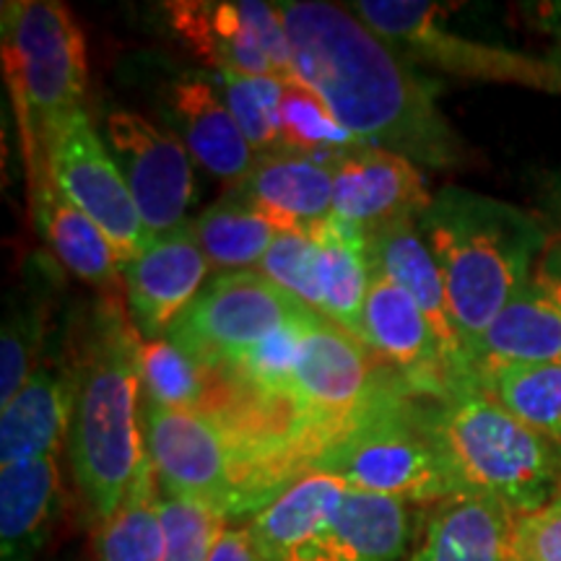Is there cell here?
Listing matches in <instances>:
<instances>
[{
  "label": "cell",
  "mask_w": 561,
  "mask_h": 561,
  "mask_svg": "<svg viewBox=\"0 0 561 561\" xmlns=\"http://www.w3.org/2000/svg\"><path fill=\"white\" fill-rule=\"evenodd\" d=\"M273 5L289 34L294 73L343 128L416 167L447 170L466 161L462 140L437 107V87L411 73L356 13L320 0Z\"/></svg>",
  "instance_id": "cell-1"
},
{
  "label": "cell",
  "mask_w": 561,
  "mask_h": 561,
  "mask_svg": "<svg viewBox=\"0 0 561 561\" xmlns=\"http://www.w3.org/2000/svg\"><path fill=\"white\" fill-rule=\"evenodd\" d=\"M419 227L473 367L483 333L536 271L546 231L523 208L458 185L432 195Z\"/></svg>",
  "instance_id": "cell-2"
},
{
  "label": "cell",
  "mask_w": 561,
  "mask_h": 561,
  "mask_svg": "<svg viewBox=\"0 0 561 561\" xmlns=\"http://www.w3.org/2000/svg\"><path fill=\"white\" fill-rule=\"evenodd\" d=\"M140 333L121 299L104 301L76 375L68 450L89 515L104 523L149 460L138 421Z\"/></svg>",
  "instance_id": "cell-3"
},
{
  "label": "cell",
  "mask_w": 561,
  "mask_h": 561,
  "mask_svg": "<svg viewBox=\"0 0 561 561\" xmlns=\"http://www.w3.org/2000/svg\"><path fill=\"white\" fill-rule=\"evenodd\" d=\"M248 533L265 561H401L411 512L401 500L307 471L252 515Z\"/></svg>",
  "instance_id": "cell-4"
},
{
  "label": "cell",
  "mask_w": 561,
  "mask_h": 561,
  "mask_svg": "<svg viewBox=\"0 0 561 561\" xmlns=\"http://www.w3.org/2000/svg\"><path fill=\"white\" fill-rule=\"evenodd\" d=\"M430 411L466 496H486L528 515L561 494L559 442L512 416L479 385L430 398Z\"/></svg>",
  "instance_id": "cell-5"
},
{
  "label": "cell",
  "mask_w": 561,
  "mask_h": 561,
  "mask_svg": "<svg viewBox=\"0 0 561 561\" xmlns=\"http://www.w3.org/2000/svg\"><path fill=\"white\" fill-rule=\"evenodd\" d=\"M310 471H328L405 504L466 496L434 432L430 398L413 396L398 377L314 458Z\"/></svg>",
  "instance_id": "cell-6"
},
{
  "label": "cell",
  "mask_w": 561,
  "mask_h": 561,
  "mask_svg": "<svg viewBox=\"0 0 561 561\" xmlns=\"http://www.w3.org/2000/svg\"><path fill=\"white\" fill-rule=\"evenodd\" d=\"M3 62L32 164L45 133L87 110V39L58 0H13L3 3Z\"/></svg>",
  "instance_id": "cell-7"
},
{
  "label": "cell",
  "mask_w": 561,
  "mask_h": 561,
  "mask_svg": "<svg viewBox=\"0 0 561 561\" xmlns=\"http://www.w3.org/2000/svg\"><path fill=\"white\" fill-rule=\"evenodd\" d=\"M47 172L58 187L96 224L115 250L121 268H128L151 244L136 201L125 185L104 138L94 130L87 110L55 123L42 138L30 164L32 180Z\"/></svg>",
  "instance_id": "cell-8"
},
{
  "label": "cell",
  "mask_w": 561,
  "mask_h": 561,
  "mask_svg": "<svg viewBox=\"0 0 561 561\" xmlns=\"http://www.w3.org/2000/svg\"><path fill=\"white\" fill-rule=\"evenodd\" d=\"M351 9L396 50H409L411 58L430 62L445 73L561 94L559 62L460 37L442 24L439 5L413 0H362Z\"/></svg>",
  "instance_id": "cell-9"
},
{
  "label": "cell",
  "mask_w": 561,
  "mask_h": 561,
  "mask_svg": "<svg viewBox=\"0 0 561 561\" xmlns=\"http://www.w3.org/2000/svg\"><path fill=\"white\" fill-rule=\"evenodd\" d=\"M305 310L307 305L271 284L263 273L229 271L203 286L167 339L203 367L221 371Z\"/></svg>",
  "instance_id": "cell-10"
},
{
  "label": "cell",
  "mask_w": 561,
  "mask_h": 561,
  "mask_svg": "<svg viewBox=\"0 0 561 561\" xmlns=\"http://www.w3.org/2000/svg\"><path fill=\"white\" fill-rule=\"evenodd\" d=\"M102 138L121 167L151 242L185 224L193 201L187 146L164 123L125 107L104 115Z\"/></svg>",
  "instance_id": "cell-11"
},
{
  "label": "cell",
  "mask_w": 561,
  "mask_h": 561,
  "mask_svg": "<svg viewBox=\"0 0 561 561\" xmlns=\"http://www.w3.org/2000/svg\"><path fill=\"white\" fill-rule=\"evenodd\" d=\"M364 339L371 354L419 398H447L462 390L430 320L405 289L371 263L364 301ZM471 388V385H468Z\"/></svg>",
  "instance_id": "cell-12"
},
{
  "label": "cell",
  "mask_w": 561,
  "mask_h": 561,
  "mask_svg": "<svg viewBox=\"0 0 561 561\" xmlns=\"http://www.w3.org/2000/svg\"><path fill=\"white\" fill-rule=\"evenodd\" d=\"M159 110L167 128L203 170L227 182L231 191L248 180L257 153L229 112L216 79L195 70L170 76L159 87Z\"/></svg>",
  "instance_id": "cell-13"
},
{
  "label": "cell",
  "mask_w": 561,
  "mask_h": 561,
  "mask_svg": "<svg viewBox=\"0 0 561 561\" xmlns=\"http://www.w3.org/2000/svg\"><path fill=\"white\" fill-rule=\"evenodd\" d=\"M210 263L191 221L161 234L123 268L128 314L144 341L164 339L208 284Z\"/></svg>",
  "instance_id": "cell-14"
},
{
  "label": "cell",
  "mask_w": 561,
  "mask_h": 561,
  "mask_svg": "<svg viewBox=\"0 0 561 561\" xmlns=\"http://www.w3.org/2000/svg\"><path fill=\"white\" fill-rule=\"evenodd\" d=\"M430 203L424 174L398 153L364 146L333 167L331 219L367 234L385 224L421 219Z\"/></svg>",
  "instance_id": "cell-15"
},
{
  "label": "cell",
  "mask_w": 561,
  "mask_h": 561,
  "mask_svg": "<svg viewBox=\"0 0 561 561\" xmlns=\"http://www.w3.org/2000/svg\"><path fill=\"white\" fill-rule=\"evenodd\" d=\"M553 362H561V265L543 261L483 333L473 377Z\"/></svg>",
  "instance_id": "cell-16"
},
{
  "label": "cell",
  "mask_w": 561,
  "mask_h": 561,
  "mask_svg": "<svg viewBox=\"0 0 561 561\" xmlns=\"http://www.w3.org/2000/svg\"><path fill=\"white\" fill-rule=\"evenodd\" d=\"M371 263L388 273L401 289L413 297L421 312L430 320L432 331L437 333L439 346L458 377L460 385H476L471 356L462 346L458 328H455L450 301H447L445 280L434 261L430 244L421 234L419 219H401L385 224L369 234Z\"/></svg>",
  "instance_id": "cell-17"
},
{
  "label": "cell",
  "mask_w": 561,
  "mask_h": 561,
  "mask_svg": "<svg viewBox=\"0 0 561 561\" xmlns=\"http://www.w3.org/2000/svg\"><path fill=\"white\" fill-rule=\"evenodd\" d=\"M234 193L278 234H314L333 216V170L297 153L257 157Z\"/></svg>",
  "instance_id": "cell-18"
},
{
  "label": "cell",
  "mask_w": 561,
  "mask_h": 561,
  "mask_svg": "<svg viewBox=\"0 0 561 561\" xmlns=\"http://www.w3.org/2000/svg\"><path fill=\"white\" fill-rule=\"evenodd\" d=\"M161 9L174 37L216 76H276L252 26L248 0H172Z\"/></svg>",
  "instance_id": "cell-19"
},
{
  "label": "cell",
  "mask_w": 561,
  "mask_h": 561,
  "mask_svg": "<svg viewBox=\"0 0 561 561\" xmlns=\"http://www.w3.org/2000/svg\"><path fill=\"white\" fill-rule=\"evenodd\" d=\"M76 375L39 364L16 396L0 409V466L58 458L70 432Z\"/></svg>",
  "instance_id": "cell-20"
},
{
  "label": "cell",
  "mask_w": 561,
  "mask_h": 561,
  "mask_svg": "<svg viewBox=\"0 0 561 561\" xmlns=\"http://www.w3.org/2000/svg\"><path fill=\"white\" fill-rule=\"evenodd\" d=\"M32 208L55 261L83 284L117 299L123 268L115 250L104 231L68 201L47 172H39L32 180Z\"/></svg>",
  "instance_id": "cell-21"
},
{
  "label": "cell",
  "mask_w": 561,
  "mask_h": 561,
  "mask_svg": "<svg viewBox=\"0 0 561 561\" xmlns=\"http://www.w3.org/2000/svg\"><path fill=\"white\" fill-rule=\"evenodd\" d=\"M62 512L58 458L0 466V541L3 561H32Z\"/></svg>",
  "instance_id": "cell-22"
},
{
  "label": "cell",
  "mask_w": 561,
  "mask_h": 561,
  "mask_svg": "<svg viewBox=\"0 0 561 561\" xmlns=\"http://www.w3.org/2000/svg\"><path fill=\"white\" fill-rule=\"evenodd\" d=\"M517 515L486 496L442 502L405 561H512Z\"/></svg>",
  "instance_id": "cell-23"
},
{
  "label": "cell",
  "mask_w": 561,
  "mask_h": 561,
  "mask_svg": "<svg viewBox=\"0 0 561 561\" xmlns=\"http://www.w3.org/2000/svg\"><path fill=\"white\" fill-rule=\"evenodd\" d=\"M322 318L364 339V301L371 280V244L367 231L328 219L314 231Z\"/></svg>",
  "instance_id": "cell-24"
},
{
  "label": "cell",
  "mask_w": 561,
  "mask_h": 561,
  "mask_svg": "<svg viewBox=\"0 0 561 561\" xmlns=\"http://www.w3.org/2000/svg\"><path fill=\"white\" fill-rule=\"evenodd\" d=\"M278 149L286 153H297L320 161V164L333 167L343 157L364 149V140L348 133L333 115L331 107L320 100L305 81L294 79L284 81V96L278 104Z\"/></svg>",
  "instance_id": "cell-25"
},
{
  "label": "cell",
  "mask_w": 561,
  "mask_h": 561,
  "mask_svg": "<svg viewBox=\"0 0 561 561\" xmlns=\"http://www.w3.org/2000/svg\"><path fill=\"white\" fill-rule=\"evenodd\" d=\"M100 561H164L161 528V486L151 458L144 462L136 483L121 507L102 523L96 536Z\"/></svg>",
  "instance_id": "cell-26"
},
{
  "label": "cell",
  "mask_w": 561,
  "mask_h": 561,
  "mask_svg": "<svg viewBox=\"0 0 561 561\" xmlns=\"http://www.w3.org/2000/svg\"><path fill=\"white\" fill-rule=\"evenodd\" d=\"M193 227L208 263L224 273L257 265L278 237V231L234 191L203 208Z\"/></svg>",
  "instance_id": "cell-27"
},
{
  "label": "cell",
  "mask_w": 561,
  "mask_h": 561,
  "mask_svg": "<svg viewBox=\"0 0 561 561\" xmlns=\"http://www.w3.org/2000/svg\"><path fill=\"white\" fill-rule=\"evenodd\" d=\"M140 390L149 405L159 409L208 411L214 403L216 371L203 367L170 339L140 341L138 348Z\"/></svg>",
  "instance_id": "cell-28"
},
{
  "label": "cell",
  "mask_w": 561,
  "mask_h": 561,
  "mask_svg": "<svg viewBox=\"0 0 561 561\" xmlns=\"http://www.w3.org/2000/svg\"><path fill=\"white\" fill-rule=\"evenodd\" d=\"M476 385L530 430L561 445V362L483 371Z\"/></svg>",
  "instance_id": "cell-29"
},
{
  "label": "cell",
  "mask_w": 561,
  "mask_h": 561,
  "mask_svg": "<svg viewBox=\"0 0 561 561\" xmlns=\"http://www.w3.org/2000/svg\"><path fill=\"white\" fill-rule=\"evenodd\" d=\"M47 335V301L30 284L9 301L0 339V403H9L39 367Z\"/></svg>",
  "instance_id": "cell-30"
},
{
  "label": "cell",
  "mask_w": 561,
  "mask_h": 561,
  "mask_svg": "<svg viewBox=\"0 0 561 561\" xmlns=\"http://www.w3.org/2000/svg\"><path fill=\"white\" fill-rule=\"evenodd\" d=\"M221 96L237 125L257 157L278 149V104L284 96V79L276 76H216Z\"/></svg>",
  "instance_id": "cell-31"
},
{
  "label": "cell",
  "mask_w": 561,
  "mask_h": 561,
  "mask_svg": "<svg viewBox=\"0 0 561 561\" xmlns=\"http://www.w3.org/2000/svg\"><path fill=\"white\" fill-rule=\"evenodd\" d=\"M161 528L167 546L164 561H208L214 543L227 528V517L191 496L161 494Z\"/></svg>",
  "instance_id": "cell-32"
},
{
  "label": "cell",
  "mask_w": 561,
  "mask_h": 561,
  "mask_svg": "<svg viewBox=\"0 0 561 561\" xmlns=\"http://www.w3.org/2000/svg\"><path fill=\"white\" fill-rule=\"evenodd\" d=\"M257 273H263L271 284L291 294L301 305L322 312L314 234H278L257 263Z\"/></svg>",
  "instance_id": "cell-33"
},
{
  "label": "cell",
  "mask_w": 561,
  "mask_h": 561,
  "mask_svg": "<svg viewBox=\"0 0 561 561\" xmlns=\"http://www.w3.org/2000/svg\"><path fill=\"white\" fill-rule=\"evenodd\" d=\"M515 561H561V494L541 510L517 515Z\"/></svg>",
  "instance_id": "cell-34"
},
{
  "label": "cell",
  "mask_w": 561,
  "mask_h": 561,
  "mask_svg": "<svg viewBox=\"0 0 561 561\" xmlns=\"http://www.w3.org/2000/svg\"><path fill=\"white\" fill-rule=\"evenodd\" d=\"M208 561H265L252 543L248 528H224Z\"/></svg>",
  "instance_id": "cell-35"
},
{
  "label": "cell",
  "mask_w": 561,
  "mask_h": 561,
  "mask_svg": "<svg viewBox=\"0 0 561 561\" xmlns=\"http://www.w3.org/2000/svg\"><path fill=\"white\" fill-rule=\"evenodd\" d=\"M512 561H515V559H512Z\"/></svg>",
  "instance_id": "cell-36"
}]
</instances>
